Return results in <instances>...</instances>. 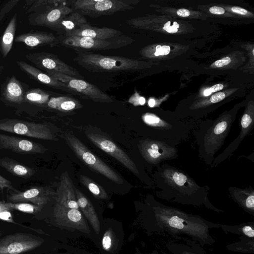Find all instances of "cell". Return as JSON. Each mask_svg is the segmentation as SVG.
Returning <instances> with one entry per match:
<instances>
[{
  "label": "cell",
  "instance_id": "1",
  "mask_svg": "<svg viewBox=\"0 0 254 254\" xmlns=\"http://www.w3.org/2000/svg\"><path fill=\"white\" fill-rule=\"evenodd\" d=\"M153 230L158 233L180 239L185 235L200 246H210L215 240L210 233L216 223L208 221L199 215L187 213L153 199L149 203Z\"/></svg>",
  "mask_w": 254,
  "mask_h": 254
},
{
  "label": "cell",
  "instance_id": "2",
  "mask_svg": "<svg viewBox=\"0 0 254 254\" xmlns=\"http://www.w3.org/2000/svg\"><path fill=\"white\" fill-rule=\"evenodd\" d=\"M156 195L168 201L195 206H204L217 212L208 198V186H200L184 171L165 163L156 167L154 175Z\"/></svg>",
  "mask_w": 254,
  "mask_h": 254
},
{
  "label": "cell",
  "instance_id": "3",
  "mask_svg": "<svg viewBox=\"0 0 254 254\" xmlns=\"http://www.w3.org/2000/svg\"><path fill=\"white\" fill-rule=\"evenodd\" d=\"M235 113L221 115L215 120L197 123L192 130L198 146V157L211 166L215 154L221 148L235 121Z\"/></svg>",
  "mask_w": 254,
  "mask_h": 254
},
{
  "label": "cell",
  "instance_id": "4",
  "mask_svg": "<svg viewBox=\"0 0 254 254\" xmlns=\"http://www.w3.org/2000/svg\"><path fill=\"white\" fill-rule=\"evenodd\" d=\"M73 60L82 67L94 73L131 72L141 67L137 60L124 57L103 55L79 51Z\"/></svg>",
  "mask_w": 254,
  "mask_h": 254
},
{
  "label": "cell",
  "instance_id": "5",
  "mask_svg": "<svg viewBox=\"0 0 254 254\" xmlns=\"http://www.w3.org/2000/svg\"><path fill=\"white\" fill-rule=\"evenodd\" d=\"M132 42L130 37L121 35L108 39H98L78 36H57L56 42L51 47H64L76 50L82 49L89 52L116 49L126 46Z\"/></svg>",
  "mask_w": 254,
  "mask_h": 254
},
{
  "label": "cell",
  "instance_id": "6",
  "mask_svg": "<svg viewBox=\"0 0 254 254\" xmlns=\"http://www.w3.org/2000/svg\"><path fill=\"white\" fill-rule=\"evenodd\" d=\"M70 2L73 10L93 18L133 8L131 0H76Z\"/></svg>",
  "mask_w": 254,
  "mask_h": 254
},
{
  "label": "cell",
  "instance_id": "7",
  "mask_svg": "<svg viewBox=\"0 0 254 254\" xmlns=\"http://www.w3.org/2000/svg\"><path fill=\"white\" fill-rule=\"evenodd\" d=\"M137 146L144 160L156 167L164 161L175 159L179 156L176 146L161 140L145 138L138 141Z\"/></svg>",
  "mask_w": 254,
  "mask_h": 254
},
{
  "label": "cell",
  "instance_id": "8",
  "mask_svg": "<svg viewBox=\"0 0 254 254\" xmlns=\"http://www.w3.org/2000/svg\"><path fill=\"white\" fill-rule=\"evenodd\" d=\"M65 139L75 154L83 162L111 181L119 184L123 183L122 178L91 152L79 139L72 135H66Z\"/></svg>",
  "mask_w": 254,
  "mask_h": 254
},
{
  "label": "cell",
  "instance_id": "9",
  "mask_svg": "<svg viewBox=\"0 0 254 254\" xmlns=\"http://www.w3.org/2000/svg\"><path fill=\"white\" fill-rule=\"evenodd\" d=\"M47 74L66 85L75 95H81L82 98L97 102L110 103L114 101L110 96L96 86L82 79L58 72H51Z\"/></svg>",
  "mask_w": 254,
  "mask_h": 254
},
{
  "label": "cell",
  "instance_id": "10",
  "mask_svg": "<svg viewBox=\"0 0 254 254\" xmlns=\"http://www.w3.org/2000/svg\"><path fill=\"white\" fill-rule=\"evenodd\" d=\"M0 130L38 139L55 140L51 129L44 124L4 119L0 120Z\"/></svg>",
  "mask_w": 254,
  "mask_h": 254
},
{
  "label": "cell",
  "instance_id": "11",
  "mask_svg": "<svg viewBox=\"0 0 254 254\" xmlns=\"http://www.w3.org/2000/svg\"><path fill=\"white\" fill-rule=\"evenodd\" d=\"M25 58L36 67L44 70L47 74L58 72L79 79L83 78L76 69L64 62L55 54L41 52L29 53L26 55Z\"/></svg>",
  "mask_w": 254,
  "mask_h": 254
},
{
  "label": "cell",
  "instance_id": "12",
  "mask_svg": "<svg viewBox=\"0 0 254 254\" xmlns=\"http://www.w3.org/2000/svg\"><path fill=\"white\" fill-rule=\"evenodd\" d=\"M43 240L31 234L16 233L0 239V254H21L40 247Z\"/></svg>",
  "mask_w": 254,
  "mask_h": 254
},
{
  "label": "cell",
  "instance_id": "13",
  "mask_svg": "<svg viewBox=\"0 0 254 254\" xmlns=\"http://www.w3.org/2000/svg\"><path fill=\"white\" fill-rule=\"evenodd\" d=\"M87 138L97 147L112 156L136 176L140 172L130 157L114 142L102 135L89 133Z\"/></svg>",
  "mask_w": 254,
  "mask_h": 254
},
{
  "label": "cell",
  "instance_id": "14",
  "mask_svg": "<svg viewBox=\"0 0 254 254\" xmlns=\"http://www.w3.org/2000/svg\"><path fill=\"white\" fill-rule=\"evenodd\" d=\"M54 215L59 226L77 230L87 234L90 233L88 224L78 209L66 208L56 203Z\"/></svg>",
  "mask_w": 254,
  "mask_h": 254
},
{
  "label": "cell",
  "instance_id": "15",
  "mask_svg": "<svg viewBox=\"0 0 254 254\" xmlns=\"http://www.w3.org/2000/svg\"><path fill=\"white\" fill-rule=\"evenodd\" d=\"M73 11L71 7L64 3L42 12L30 14L29 22L32 25L43 26L52 29L60 20Z\"/></svg>",
  "mask_w": 254,
  "mask_h": 254
},
{
  "label": "cell",
  "instance_id": "16",
  "mask_svg": "<svg viewBox=\"0 0 254 254\" xmlns=\"http://www.w3.org/2000/svg\"><path fill=\"white\" fill-rule=\"evenodd\" d=\"M254 127V114L252 110H247L242 115L240 122V133L238 136L217 157L211 164L215 167L229 158L238 148L243 139L253 130Z\"/></svg>",
  "mask_w": 254,
  "mask_h": 254
},
{
  "label": "cell",
  "instance_id": "17",
  "mask_svg": "<svg viewBox=\"0 0 254 254\" xmlns=\"http://www.w3.org/2000/svg\"><path fill=\"white\" fill-rule=\"evenodd\" d=\"M0 149L21 154L44 153L47 149L42 144L21 137L0 133Z\"/></svg>",
  "mask_w": 254,
  "mask_h": 254
},
{
  "label": "cell",
  "instance_id": "18",
  "mask_svg": "<svg viewBox=\"0 0 254 254\" xmlns=\"http://www.w3.org/2000/svg\"><path fill=\"white\" fill-rule=\"evenodd\" d=\"M54 194L52 190L48 187H34L24 191H12L7 196V199L10 202H30L42 207Z\"/></svg>",
  "mask_w": 254,
  "mask_h": 254
},
{
  "label": "cell",
  "instance_id": "19",
  "mask_svg": "<svg viewBox=\"0 0 254 254\" xmlns=\"http://www.w3.org/2000/svg\"><path fill=\"white\" fill-rule=\"evenodd\" d=\"M74 189L68 173L64 172L54 194L56 203L66 208L79 210Z\"/></svg>",
  "mask_w": 254,
  "mask_h": 254
},
{
  "label": "cell",
  "instance_id": "20",
  "mask_svg": "<svg viewBox=\"0 0 254 254\" xmlns=\"http://www.w3.org/2000/svg\"><path fill=\"white\" fill-rule=\"evenodd\" d=\"M19 68L31 79L57 90L74 95L66 85L55 79L37 67L23 61H17Z\"/></svg>",
  "mask_w": 254,
  "mask_h": 254
},
{
  "label": "cell",
  "instance_id": "21",
  "mask_svg": "<svg viewBox=\"0 0 254 254\" xmlns=\"http://www.w3.org/2000/svg\"><path fill=\"white\" fill-rule=\"evenodd\" d=\"M122 35V32L120 30L106 27L92 26L87 23L78 29L63 36H78L98 39H108Z\"/></svg>",
  "mask_w": 254,
  "mask_h": 254
},
{
  "label": "cell",
  "instance_id": "22",
  "mask_svg": "<svg viewBox=\"0 0 254 254\" xmlns=\"http://www.w3.org/2000/svg\"><path fill=\"white\" fill-rule=\"evenodd\" d=\"M56 41L57 37L52 33L40 31H30L14 38L15 42L22 43L32 48L48 45L51 47Z\"/></svg>",
  "mask_w": 254,
  "mask_h": 254
},
{
  "label": "cell",
  "instance_id": "23",
  "mask_svg": "<svg viewBox=\"0 0 254 254\" xmlns=\"http://www.w3.org/2000/svg\"><path fill=\"white\" fill-rule=\"evenodd\" d=\"M27 91L22 83L14 76L8 77L1 87V93L4 99L16 104H20L24 101Z\"/></svg>",
  "mask_w": 254,
  "mask_h": 254
},
{
  "label": "cell",
  "instance_id": "24",
  "mask_svg": "<svg viewBox=\"0 0 254 254\" xmlns=\"http://www.w3.org/2000/svg\"><path fill=\"white\" fill-rule=\"evenodd\" d=\"M231 197L245 211L254 215V190L251 186L246 188L230 187Z\"/></svg>",
  "mask_w": 254,
  "mask_h": 254
},
{
  "label": "cell",
  "instance_id": "25",
  "mask_svg": "<svg viewBox=\"0 0 254 254\" xmlns=\"http://www.w3.org/2000/svg\"><path fill=\"white\" fill-rule=\"evenodd\" d=\"M87 23L84 16L74 10L60 20L52 30L59 35H65Z\"/></svg>",
  "mask_w": 254,
  "mask_h": 254
},
{
  "label": "cell",
  "instance_id": "26",
  "mask_svg": "<svg viewBox=\"0 0 254 254\" xmlns=\"http://www.w3.org/2000/svg\"><path fill=\"white\" fill-rule=\"evenodd\" d=\"M75 193L79 208L97 234L100 232V222L95 210L88 198L75 187Z\"/></svg>",
  "mask_w": 254,
  "mask_h": 254
},
{
  "label": "cell",
  "instance_id": "27",
  "mask_svg": "<svg viewBox=\"0 0 254 254\" xmlns=\"http://www.w3.org/2000/svg\"><path fill=\"white\" fill-rule=\"evenodd\" d=\"M16 26L17 14L15 13L0 37V50L3 58L7 56L12 47Z\"/></svg>",
  "mask_w": 254,
  "mask_h": 254
},
{
  "label": "cell",
  "instance_id": "28",
  "mask_svg": "<svg viewBox=\"0 0 254 254\" xmlns=\"http://www.w3.org/2000/svg\"><path fill=\"white\" fill-rule=\"evenodd\" d=\"M0 166L13 175L26 179L31 178L35 173L33 168L20 164L8 157L0 159Z\"/></svg>",
  "mask_w": 254,
  "mask_h": 254
},
{
  "label": "cell",
  "instance_id": "29",
  "mask_svg": "<svg viewBox=\"0 0 254 254\" xmlns=\"http://www.w3.org/2000/svg\"><path fill=\"white\" fill-rule=\"evenodd\" d=\"M49 107L60 111L66 112L81 108L79 101L69 96L52 97L47 103Z\"/></svg>",
  "mask_w": 254,
  "mask_h": 254
},
{
  "label": "cell",
  "instance_id": "30",
  "mask_svg": "<svg viewBox=\"0 0 254 254\" xmlns=\"http://www.w3.org/2000/svg\"><path fill=\"white\" fill-rule=\"evenodd\" d=\"M201 247L193 241L187 244L169 242L166 245L172 254H206Z\"/></svg>",
  "mask_w": 254,
  "mask_h": 254
},
{
  "label": "cell",
  "instance_id": "31",
  "mask_svg": "<svg viewBox=\"0 0 254 254\" xmlns=\"http://www.w3.org/2000/svg\"><path fill=\"white\" fill-rule=\"evenodd\" d=\"M51 96L48 91L40 88H32L26 92L24 101L36 105H44L48 103Z\"/></svg>",
  "mask_w": 254,
  "mask_h": 254
},
{
  "label": "cell",
  "instance_id": "32",
  "mask_svg": "<svg viewBox=\"0 0 254 254\" xmlns=\"http://www.w3.org/2000/svg\"><path fill=\"white\" fill-rule=\"evenodd\" d=\"M80 181L96 198L100 199L108 198V194L104 189L87 176L80 175Z\"/></svg>",
  "mask_w": 254,
  "mask_h": 254
},
{
  "label": "cell",
  "instance_id": "33",
  "mask_svg": "<svg viewBox=\"0 0 254 254\" xmlns=\"http://www.w3.org/2000/svg\"><path fill=\"white\" fill-rule=\"evenodd\" d=\"M67 1L63 0H34L27 12L37 13L44 11L50 7L65 3Z\"/></svg>",
  "mask_w": 254,
  "mask_h": 254
},
{
  "label": "cell",
  "instance_id": "34",
  "mask_svg": "<svg viewBox=\"0 0 254 254\" xmlns=\"http://www.w3.org/2000/svg\"><path fill=\"white\" fill-rule=\"evenodd\" d=\"M6 206L11 210H16L28 213H35L41 210L42 207L27 202H6Z\"/></svg>",
  "mask_w": 254,
  "mask_h": 254
},
{
  "label": "cell",
  "instance_id": "35",
  "mask_svg": "<svg viewBox=\"0 0 254 254\" xmlns=\"http://www.w3.org/2000/svg\"><path fill=\"white\" fill-rule=\"evenodd\" d=\"M11 210L6 205L4 201H0V219L11 223H14Z\"/></svg>",
  "mask_w": 254,
  "mask_h": 254
},
{
  "label": "cell",
  "instance_id": "36",
  "mask_svg": "<svg viewBox=\"0 0 254 254\" xmlns=\"http://www.w3.org/2000/svg\"><path fill=\"white\" fill-rule=\"evenodd\" d=\"M113 243L112 231L110 229L104 233L102 239V247L107 251L111 250Z\"/></svg>",
  "mask_w": 254,
  "mask_h": 254
},
{
  "label": "cell",
  "instance_id": "37",
  "mask_svg": "<svg viewBox=\"0 0 254 254\" xmlns=\"http://www.w3.org/2000/svg\"><path fill=\"white\" fill-rule=\"evenodd\" d=\"M19 1V0H9L4 5L0 10V21L17 4Z\"/></svg>",
  "mask_w": 254,
  "mask_h": 254
},
{
  "label": "cell",
  "instance_id": "38",
  "mask_svg": "<svg viewBox=\"0 0 254 254\" xmlns=\"http://www.w3.org/2000/svg\"><path fill=\"white\" fill-rule=\"evenodd\" d=\"M5 189L13 192L18 191L13 187L12 183L9 180L0 175V191H2Z\"/></svg>",
  "mask_w": 254,
  "mask_h": 254
},
{
  "label": "cell",
  "instance_id": "39",
  "mask_svg": "<svg viewBox=\"0 0 254 254\" xmlns=\"http://www.w3.org/2000/svg\"><path fill=\"white\" fill-rule=\"evenodd\" d=\"M179 28V24L177 22L168 21L166 22L163 28L164 30L170 33H176L178 28Z\"/></svg>",
  "mask_w": 254,
  "mask_h": 254
},
{
  "label": "cell",
  "instance_id": "40",
  "mask_svg": "<svg viewBox=\"0 0 254 254\" xmlns=\"http://www.w3.org/2000/svg\"><path fill=\"white\" fill-rule=\"evenodd\" d=\"M155 56H163L168 55L170 52V47L168 46L157 45L155 47Z\"/></svg>",
  "mask_w": 254,
  "mask_h": 254
},
{
  "label": "cell",
  "instance_id": "41",
  "mask_svg": "<svg viewBox=\"0 0 254 254\" xmlns=\"http://www.w3.org/2000/svg\"><path fill=\"white\" fill-rule=\"evenodd\" d=\"M225 94L223 92H219L212 95L209 99L211 104L219 103L225 99Z\"/></svg>",
  "mask_w": 254,
  "mask_h": 254
},
{
  "label": "cell",
  "instance_id": "42",
  "mask_svg": "<svg viewBox=\"0 0 254 254\" xmlns=\"http://www.w3.org/2000/svg\"><path fill=\"white\" fill-rule=\"evenodd\" d=\"M224 87V86L222 84L219 83L217 84H215L209 88L206 89L203 92V95L204 96H208L211 94L212 93L219 91L222 90Z\"/></svg>",
  "mask_w": 254,
  "mask_h": 254
},
{
  "label": "cell",
  "instance_id": "43",
  "mask_svg": "<svg viewBox=\"0 0 254 254\" xmlns=\"http://www.w3.org/2000/svg\"><path fill=\"white\" fill-rule=\"evenodd\" d=\"M231 61L230 58L227 57L216 61L214 62V64L217 67H221L228 64L230 63Z\"/></svg>",
  "mask_w": 254,
  "mask_h": 254
},
{
  "label": "cell",
  "instance_id": "44",
  "mask_svg": "<svg viewBox=\"0 0 254 254\" xmlns=\"http://www.w3.org/2000/svg\"><path fill=\"white\" fill-rule=\"evenodd\" d=\"M209 12L214 14H222L225 13V9L220 6H214L209 8Z\"/></svg>",
  "mask_w": 254,
  "mask_h": 254
},
{
  "label": "cell",
  "instance_id": "45",
  "mask_svg": "<svg viewBox=\"0 0 254 254\" xmlns=\"http://www.w3.org/2000/svg\"><path fill=\"white\" fill-rule=\"evenodd\" d=\"M231 10L234 13L241 15H246L248 13V11L246 9L238 6L232 7Z\"/></svg>",
  "mask_w": 254,
  "mask_h": 254
},
{
  "label": "cell",
  "instance_id": "46",
  "mask_svg": "<svg viewBox=\"0 0 254 254\" xmlns=\"http://www.w3.org/2000/svg\"><path fill=\"white\" fill-rule=\"evenodd\" d=\"M177 14L181 17H187L190 14V12L189 10L186 8H180L177 10Z\"/></svg>",
  "mask_w": 254,
  "mask_h": 254
},
{
  "label": "cell",
  "instance_id": "47",
  "mask_svg": "<svg viewBox=\"0 0 254 254\" xmlns=\"http://www.w3.org/2000/svg\"><path fill=\"white\" fill-rule=\"evenodd\" d=\"M148 103L150 107H154L155 105V101L153 99H150Z\"/></svg>",
  "mask_w": 254,
  "mask_h": 254
},
{
  "label": "cell",
  "instance_id": "48",
  "mask_svg": "<svg viewBox=\"0 0 254 254\" xmlns=\"http://www.w3.org/2000/svg\"><path fill=\"white\" fill-rule=\"evenodd\" d=\"M159 254L156 250H154L151 254Z\"/></svg>",
  "mask_w": 254,
  "mask_h": 254
},
{
  "label": "cell",
  "instance_id": "49",
  "mask_svg": "<svg viewBox=\"0 0 254 254\" xmlns=\"http://www.w3.org/2000/svg\"><path fill=\"white\" fill-rule=\"evenodd\" d=\"M1 235V231L0 230V236Z\"/></svg>",
  "mask_w": 254,
  "mask_h": 254
}]
</instances>
